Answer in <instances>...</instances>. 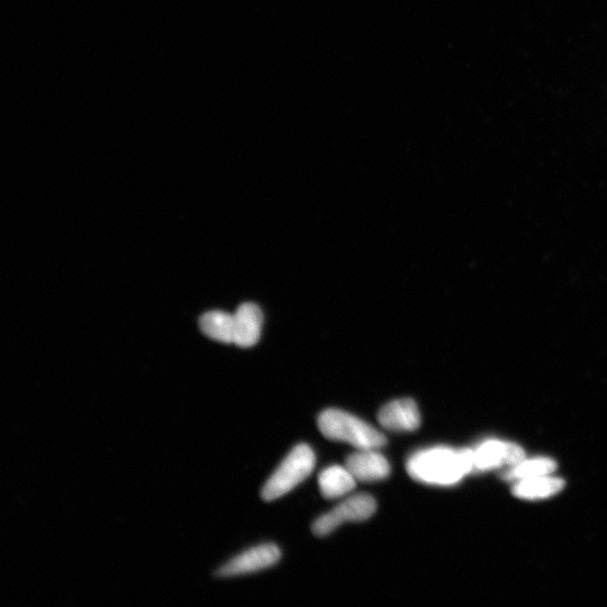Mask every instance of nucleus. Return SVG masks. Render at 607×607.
I'll use <instances>...</instances> for the list:
<instances>
[{"label": "nucleus", "instance_id": "nucleus-1", "mask_svg": "<svg viewBox=\"0 0 607 607\" xmlns=\"http://www.w3.org/2000/svg\"><path fill=\"white\" fill-rule=\"evenodd\" d=\"M406 469L416 482L449 486L474 469L473 451L442 447L420 450L407 460Z\"/></svg>", "mask_w": 607, "mask_h": 607}, {"label": "nucleus", "instance_id": "nucleus-2", "mask_svg": "<svg viewBox=\"0 0 607 607\" xmlns=\"http://www.w3.org/2000/svg\"><path fill=\"white\" fill-rule=\"evenodd\" d=\"M319 429L325 438L349 443L360 450L378 449L386 445L384 434L348 412L330 409L321 413Z\"/></svg>", "mask_w": 607, "mask_h": 607}, {"label": "nucleus", "instance_id": "nucleus-3", "mask_svg": "<svg viewBox=\"0 0 607 607\" xmlns=\"http://www.w3.org/2000/svg\"><path fill=\"white\" fill-rule=\"evenodd\" d=\"M315 461V455L310 446H296L262 488V498L271 502L292 492L296 486L312 474Z\"/></svg>", "mask_w": 607, "mask_h": 607}, {"label": "nucleus", "instance_id": "nucleus-4", "mask_svg": "<svg viewBox=\"0 0 607 607\" xmlns=\"http://www.w3.org/2000/svg\"><path fill=\"white\" fill-rule=\"evenodd\" d=\"M377 503L373 496L358 494L334 507L332 511L321 516L313 524L317 537L329 536L340 525L347 522L366 521L375 514Z\"/></svg>", "mask_w": 607, "mask_h": 607}, {"label": "nucleus", "instance_id": "nucleus-5", "mask_svg": "<svg viewBox=\"0 0 607 607\" xmlns=\"http://www.w3.org/2000/svg\"><path fill=\"white\" fill-rule=\"evenodd\" d=\"M282 552L275 545H262L243 552L217 570V577H237L260 572L278 563Z\"/></svg>", "mask_w": 607, "mask_h": 607}, {"label": "nucleus", "instance_id": "nucleus-6", "mask_svg": "<svg viewBox=\"0 0 607 607\" xmlns=\"http://www.w3.org/2000/svg\"><path fill=\"white\" fill-rule=\"evenodd\" d=\"M383 428L394 432H414L420 428L421 414L418 405L410 398L388 403L378 413Z\"/></svg>", "mask_w": 607, "mask_h": 607}, {"label": "nucleus", "instance_id": "nucleus-7", "mask_svg": "<svg viewBox=\"0 0 607 607\" xmlns=\"http://www.w3.org/2000/svg\"><path fill=\"white\" fill-rule=\"evenodd\" d=\"M346 467L357 482L371 483L386 479L391 474L387 459L376 449L360 450L348 457Z\"/></svg>", "mask_w": 607, "mask_h": 607}, {"label": "nucleus", "instance_id": "nucleus-8", "mask_svg": "<svg viewBox=\"0 0 607 607\" xmlns=\"http://www.w3.org/2000/svg\"><path fill=\"white\" fill-rule=\"evenodd\" d=\"M264 316L256 304H242L234 314V344L241 348L256 346L261 337Z\"/></svg>", "mask_w": 607, "mask_h": 607}, {"label": "nucleus", "instance_id": "nucleus-9", "mask_svg": "<svg viewBox=\"0 0 607 607\" xmlns=\"http://www.w3.org/2000/svg\"><path fill=\"white\" fill-rule=\"evenodd\" d=\"M474 468L484 470L500 467L504 464H518L524 458V452L511 443L489 441L473 451Z\"/></svg>", "mask_w": 607, "mask_h": 607}, {"label": "nucleus", "instance_id": "nucleus-10", "mask_svg": "<svg viewBox=\"0 0 607 607\" xmlns=\"http://www.w3.org/2000/svg\"><path fill=\"white\" fill-rule=\"evenodd\" d=\"M357 480L347 467L331 466L319 476L321 494L328 500L346 496L356 487Z\"/></svg>", "mask_w": 607, "mask_h": 607}, {"label": "nucleus", "instance_id": "nucleus-11", "mask_svg": "<svg viewBox=\"0 0 607 607\" xmlns=\"http://www.w3.org/2000/svg\"><path fill=\"white\" fill-rule=\"evenodd\" d=\"M202 332L207 338L222 343H234V315L212 311L199 320Z\"/></svg>", "mask_w": 607, "mask_h": 607}, {"label": "nucleus", "instance_id": "nucleus-12", "mask_svg": "<svg viewBox=\"0 0 607 607\" xmlns=\"http://www.w3.org/2000/svg\"><path fill=\"white\" fill-rule=\"evenodd\" d=\"M563 487V480L541 476L521 480L515 486L514 494L523 498H541L557 494Z\"/></svg>", "mask_w": 607, "mask_h": 607}, {"label": "nucleus", "instance_id": "nucleus-13", "mask_svg": "<svg viewBox=\"0 0 607 607\" xmlns=\"http://www.w3.org/2000/svg\"><path fill=\"white\" fill-rule=\"evenodd\" d=\"M556 469V464L550 459H534L522 462L521 465L515 467L507 474L509 479H530L541 476H547Z\"/></svg>", "mask_w": 607, "mask_h": 607}]
</instances>
